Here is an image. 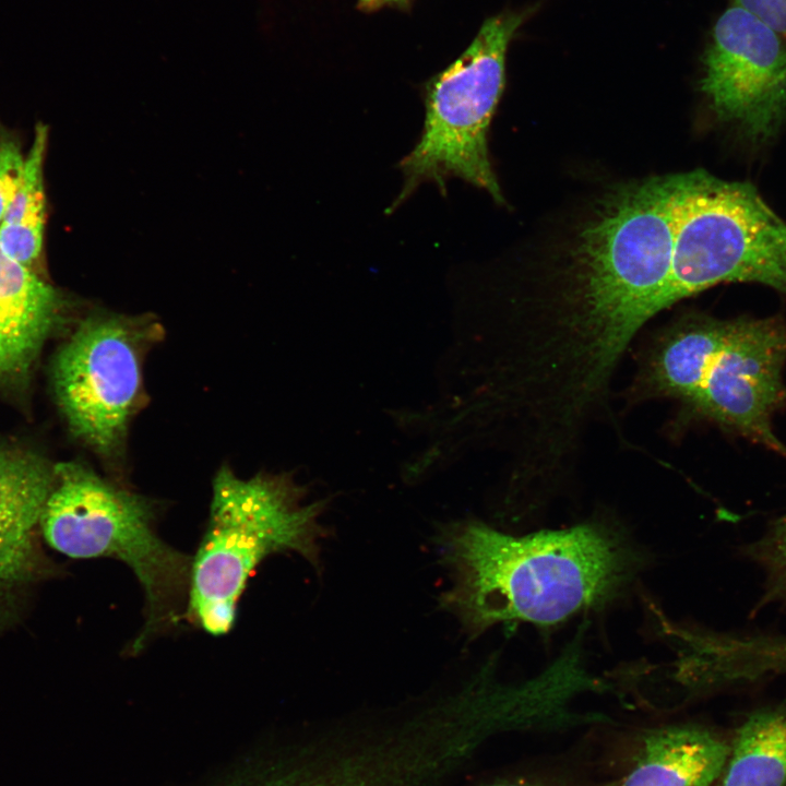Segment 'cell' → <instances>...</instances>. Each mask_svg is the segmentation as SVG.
<instances>
[{
	"instance_id": "cell-1",
	"label": "cell",
	"mask_w": 786,
	"mask_h": 786,
	"mask_svg": "<svg viewBox=\"0 0 786 786\" xmlns=\"http://www.w3.org/2000/svg\"><path fill=\"white\" fill-rule=\"evenodd\" d=\"M451 587L441 606L476 638L496 623L555 624L619 594L639 557L602 523L512 536L475 520L437 535Z\"/></svg>"
},
{
	"instance_id": "cell-2",
	"label": "cell",
	"mask_w": 786,
	"mask_h": 786,
	"mask_svg": "<svg viewBox=\"0 0 786 786\" xmlns=\"http://www.w3.org/2000/svg\"><path fill=\"white\" fill-rule=\"evenodd\" d=\"M288 474L237 476L222 466L212 484L209 520L191 560L184 620L206 633H228L248 580L267 557L295 552L320 568V524L327 500L306 502Z\"/></svg>"
},
{
	"instance_id": "cell-3",
	"label": "cell",
	"mask_w": 786,
	"mask_h": 786,
	"mask_svg": "<svg viewBox=\"0 0 786 786\" xmlns=\"http://www.w3.org/2000/svg\"><path fill=\"white\" fill-rule=\"evenodd\" d=\"M156 503L87 466L53 467L39 526L48 545L75 559L111 558L141 585L145 621L132 654L184 620L191 560L157 533Z\"/></svg>"
},
{
	"instance_id": "cell-4",
	"label": "cell",
	"mask_w": 786,
	"mask_h": 786,
	"mask_svg": "<svg viewBox=\"0 0 786 786\" xmlns=\"http://www.w3.org/2000/svg\"><path fill=\"white\" fill-rule=\"evenodd\" d=\"M526 15L509 12L488 19L467 49L429 81L424 127L398 164L403 186L389 210L422 183H434L445 193L451 178L504 202L489 158L488 131L504 86L507 49Z\"/></svg>"
},
{
	"instance_id": "cell-5",
	"label": "cell",
	"mask_w": 786,
	"mask_h": 786,
	"mask_svg": "<svg viewBox=\"0 0 786 786\" xmlns=\"http://www.w3.org/2000/svg\"><path fill=\"white\" fill-rule=\"evenodd\" d=\"M163 333L147 314L97 313L79 324L55 359L53 388L70 430L115 467L144 403V359Z\"/></svg>"
},
{
	"instance_id": "cell-6",
	"label": "cell",
	"mask_w": 786,
	"mask_h": 786,
	"mask_svg": "<svg viewBox=\"0 0 786 786\" xmlns=\"http://www.w3.org/2000/svg\"><path fill=\"white\" fill-rule=\"evenodd\" d=\"M786 324L777 319L704 315L684 406L786 456L772 417L786 403Z\"/></svg>"
},
{
	"instance_id": "cell-7",
	"label": "cell",
	"mask_w": 786,
	"mask_h": 786,
	"mask_svg": "<svg viewBox=\"0 0 786 786\" xmlns=\"http://www.w3.org/2000/svg\"><path fill=\"white\" fill-rule=\"evenodd\" d=\"M701 90L720 119L767 140L786 114L785 35L733 4L713 27Z\"/></svg>"
},
{
	"instance_id": "cell-8",
	"label": "cell",
	"mask_w": 786,
	"mask_h": 786,
	"mask_svg": "<svg viewBox=\"0 0 786 786\" xmlns=\"http://www.w3.org/2000/svg\"><path fill=\"white\" fill-rule=\"evenodd\" d=\"M63 311L61 294L0 247V388L27 373Z\"/></svg>"
},
{
	"instance_id": "cell-9",
	"label": "cell",
	"mask_w": 786,
	"mask_h": 786,
	"mask_svg": "<svg viewBox=\"0 0 786 786\" xmlns=\"http://www.w3.org/2000/svg\"><path fill=\"white\" fill-rule=\"evenodd\" d=\"M52 481L53 468L38 455L0 448V586L33 576L35 527Z\"/></svg>"
},
{
	"instance_id": "cell-10",
	"label": "cell",
	"mask_w": 786,
	"mask_h": 786,
	"mask_svg": "<svg viewBox=\"0 0 786 786\" xmlns=\"http://www.w3.org/2000/svg\"><path fill=\"white\" fill-rule=\"evenodd\" d=\"M619 786H712L722 777L730 745L694 724L645 733Z\"/></svg>"
},
{
	"instance_id": "cell-11",
	"label": "cell",
	"mask_w": 786,
	"mask_h": 786,
	"mask_svg": "<svg viewBox=\"0 0 786 786\" xmlns=\"http://www.w3.org/2000/svg\"><path fill=\"white\" fill-rule=\"evenodd\" d=\"M722 786H786V700L751 712L737 728Z\"/></svg>"
},
{
	"instance_id": "cell-12",
	"label": "cell",
	"mask_w": 786,
	"mask_h": 786,
	"mask_svg": "<svg viewBox=\"0 0 786 786\" xmlns=\"http://www.w3.org/2000/svg\"><path fill=\"white\" fill-rule=\"evenodd\" d=\"M48 130L37 124L25 155L17 188L0 223V247L17 262L34 270L41 254L45 230L44 162Z\"/></svg>"
},
{
	"instance_id": "cell-13",
	"label": "cell",
	"mask_w": 786,
	"mask_h": 786,
	"mask_svg": "<svg viewBox=\"0 0 786 786\" xmlns=\"http://www.w3.org/2000/svg\"><path fill=\"white\" fill-rule=\"evenodd\" d=\"M746 551L764 576L762 603L776 604L786 610V514L771 524Z\"/></svg>"
},
{
	"instance_id": "cell-14",
	"label": "cell",
	"mask_w": 786,
	"mask_h": 786,
	"mask_svg": "<svg viewBox=\"0 0 786 786\" xmlns=\"http://www.w3.org/2000/svg\"><path fill=\"white\" fill-rule=\"evenodd\" d=\"M24 162L20 142L0 128V223L22 177Z\"/></svg>"
},
{
	"instance_id": "cell-15",
	"label": "cell",
	"mask_w": 786,
	"mask_h": 786,
	"mask_svg": "<svg viewBox=\"0 0 786 786\" xmlns=\"http://www.w3.org/2000/svg\"><path fill=\"white\" fill-rule=\"evenodd\" d=\"M748 12L754 14L771 27L786 34V0H733Z\"/></svg>"
},
{
	"instance_id": "cell-16",
	"label": "cell",
	"mask_w": 786,
	"mask_h": 786,
	"mask_svg": "<svg viewBox=\"0 0 786 786\" xmlns=\"http://www.w3.org/2000/svg\"><path fill=\"white\" fill-rule=\"evenodd\" d=\"M284 786H289L288 784ZM293 786V783L290 784ZM295 786H340L336 782H334L332 778L327 777L326 775L314 773V772H307L303 774V778L299 779L298 782H295Z\"/></svg>"
},
{
	"instance_id": "cell-17",
	"label": "cell",
	"mask_w": 786,
	"mask_h": 786,
	"mask_svg": "<svg viewBox=\"0 0 786 786\" xmlns=\"http://www.w3.org/2000/svg\"><path fill=\"white\" fill-rule=\"evenodd\" d=\"M406 0H359L358 5L362 10H374L389 3H400Z\"/></svg>"
},
{
	"instance_id": "cell-18",
	"label": "cell",
	"mask_w": 786,
	"mask_h": 786,
	"mask_svg": "<svg viewBox=\"0 0 786 786\" xmlns=\"http://www.w3.org/2000/svg\"><path fill=\"white\" fill-rule=\"evenodd\" d=\"M489 786H540L534 783L528 782H503V783H497Z\"/></svg>"
}]
</instances>
